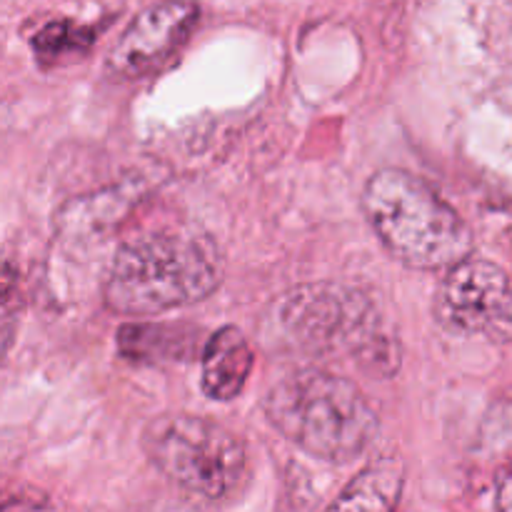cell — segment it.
Here are the masks:
<instances>
[{
  "instance_id": "obj_1",
  "label": "cell",
  "mask_w": 512,
  "mask_h": 512,
  "mask_svg": "<svg viewBox=\"0 0 512 512\" xmlns=\"http://www.w3.org/2000/svg\"><path fill=\"white\" fill-rule=\"evenodd\" d=\"M223 278V260L208 238L155 230L130 238L105 275V305L118 315H158L208 298Z\"/></svg>"
},
{
  "instance_id": "obj_2",
  "label": "cell",
  "mask_w": 512,
  "mask_h": 512,
  "mask_svg": "<svg viewBox=\"0 0 512 512\" xmlns=\"http://www.w3.org/2000/svg\"><path fill=\"white\" fill-rule=\"evenodd\" d=\"M263 410L285 440L325 463H353L380 435V418L368 395L323 368L283 375L265 393Z\"/></svg>"
},
{
  "instance_id": "obj_3",
  "label": "cell",
  "mask_w": 512,
  "mask_h": 512,
  "mask_svg": "<svg viewBox=\"0 0 512 512\" xmlns=\"http://www.w3.org/2000/svg\"><path fill=\"white\" fill-rule=\"evenodd\" d=\"M363 213L383 248L415 270H450L473 255V230L423 178L383 168L363 188Z\"/></svg>"
},
{
  "instance_id": "obj_4",
  "label": "cell",
  "mask_w": 512,
  "mask_h": 512,
  "mask_svg": "<svg viewBox=\"0 0 512 512\" xmlns=\"http://www.w3.org/2000/svg\"><path fill=\"white\" fill-rule=\"evenodd\" d=\"M143 450L185 498L208 508L233 503L250 480L243 440L203 415H158L145 425Z\"/></svg>"
},
{
  "instance_id": "obj_5",
  "label": "cell",
  "mask_w": 512,
  "mask_h": 512,
  "mask_svg": "<svg viewBox=\"0 0 512 512\" xmlns=\"http://www.w3.org/2000/svg\"><path fill=\"white\" fill-rule=\"evenodd\" d=\"M285 333L310 353L360 355L378 368H398V350L380 330L373 303L358 290L335 283L295 288L278 310Z\"/></svg>"
},
{
  "instance_id": "obj_6",
  "label": "cell",
  "mask_w": 512,
  "mask_h": 512,
  "mask_svg": "<svg viewBox=\"0 0 512 512\" xmlns=\"http://www.w3.org/2000/svg\"><path fill=\"white\" fill-rule=\"evenodd\" d=\"M435 318L448 333L512 340V283L500 265L483 258H465L448 270L435 293Z\"/></svg>"
},
{
  "instance_id": "obj_7",
  "label": "cell",
  "mask_w": 512,
  "mask_h": 512,
  "mask_svg": "<svg viewBox=\"0 0 512 512\" xmlns=\"http://www.w3.org/2000/svg\"><path fill=\"white\" fill-rule=\"evenodd\" d=\"M195 0H160L133 18L108 55V70L118 78H143L163 68L198 25Z\"/></svg>"
},
{
  "instance_id": "obj_8",
  "label": "cell",
  "mask_w": 512,
  "mask_h": 512,
  "mask_svg": "<svg viewBox=\"0 0 512 512\" xmlns=\"http://www.w3.org/2000/svg\"><path fill=\"white\" fill-rule=\"evenodd\" d=\"M255 355L248 338L238 328L228 325L210 335L203 350V390L208 398L228 403L243 393Z\"/></svg>"
},
{
  "instance_id": "obj_9",
  "label": "cell",
  "mask_w": 512,
  "mask_h": 512,
  "mask_svg": "<svg viewBox=\"0 0 512 512\" xmlns=\"http://www.w3.org/2000/svg\"><path fill=\"white\" fill-rule=\"evenodd\" d=\"M405 465L395 455L373 460L358 470L325 512H395L403 498Z\"/></svg>"
},
{
  "instance_id": "obj_10",
  "label": "cell",
  "mask_w": 512,
  "mask_h": 512,
  "mask_svg": "<svg viewBox=\"0 0 512 512\" xmlns=\"http://www.w3.org/2000/svg\"><path fill=\"white\" fill-rule=\"evenodd\" d=\"M90 43H93V30L58 20V23L45 25L35 35L33 50L38 53L40 60H60L63 55L75 53V50H85Z\"/></svg>"
},
{
  "instance_id": "obj_11",
  "label": "cell",
  "mask_w": 512,
  "mask_h": 512,
  "mask_svg": "<svg viewBox=\"0 0 512 512\" xmlns=\"http://www.w3.org/2000/svg\"><path fill=\"white\" fill-rule=\"evenodd\" d=\"M495 510L512 512V468L503 475L498 485V498H495Z\"/></svg>"
}]
</instances>
